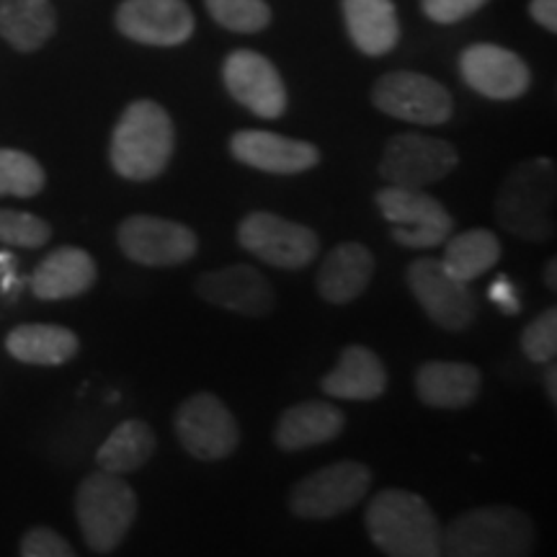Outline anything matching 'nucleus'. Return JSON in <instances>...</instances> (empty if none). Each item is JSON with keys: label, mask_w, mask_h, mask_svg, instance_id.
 I'll return each mask as SVG.
<instances>
[{"label": "nucleus", "mask_w": 557, "mask_h": 557, "mask_svg": "<svg viewBox=\"0 0 557 557\" xmlns=\"http://www.w3.org/2000/svg\"><path fill=\"white\" fill-rule=\"evenodd\" d=\"M367 534L382 555L438 557L442 532L436 513L421 496L400 487H387L369 500Z\"/></svg>", "instance_id": "f257e3e1"}, {"label": "nucleus", "mask_w": 557, "mask_h": 557, "mask_svg": "<svg viewBox=\"0 0 557 557\" xmlns=\"http://www.w3.org/2000/svg\"><path fill=\"white\" fill-rule=\"evenodd\" d=\"M176 129L160 103L132 101L111 132L109 160L116 176L127 181H152L169 169Z\"/></svg>", "instance_id": "f03ea898"}, {"label": "nucleus", "mask_w": 557, "mask_h": 557, "mask_svg": "<svg viewBox=\"0 0 557 557\" xmlns=\"http://www.w3.org/2000/svg\"><path fill=\"white\" fill-rule=\"evenodd\" d=\"M557 171L549 158H529L519 163L496 194V222L513 238L545 243L555 235Z\"/></svg>", "instance_id": "7ed1b4c3"}, {"label": "nucleus", "mask_w": 557, "mask_h": 557, "mask_svg": "<svg viewBox=\"0 0 557 557\" xmlns=\"http://www.w3.org/2000/svg\"><path fill=\"white\" fill-rule=\"evenodd\" d=\"M532 519L517 506H483L457 517L442 532V553L451 557H527L534 553Z\"/></svg>", "instance_id": "20e7f679"}, {"label": "nucleus", "mask_w": 557, "mask_h": 557, "mask_svg": "<svg viewBox=\"0 0 557 557\" xmlns=\"http://www.w3.org/2000/svg\"><path fill=\"white\" fill-rule=\"evenodd\" d=\"M75 519L90 553H114L137 519L135 491L114 472H90L75 493Z\"/></svg>", "instance_id": "39448f33"}, {"label": "nucleus", "mask_w": 557, "mask_h": 557, "mask_svg": "<svg viewBox=\"0 0 557 557\" xmlns=\"http://www.w3.org/2000/svg\"><path fill=\"white\" fill-rule=\"evenodd\" d=\"M382 218L389 225V235L403 248L426 250L444 246V240L455 233V220L444 209L442 201L423 189H406V186L387 184L377 191Z\"/></svg>", "instance_id": "423d86ee"}, {"label": "nucleus", "mask_w": 557, "mask_h": 557, "mask_svg": "<svg viewBox=\"0 0 557 557\" xmlns=\"http://www.w3.org/2000/svg\"><path fill=\"white\" fill-rule=\"evenodd\" d=\"M369 485H372V472L367 465L344 459L299 480L292 487L289 508L299 519L329 521L351 511L367 496Z\"/></svg>", "instance_id": "0eeeda50"}, {"label": "nucleus", "mask_w": 557, "mask_h": 557, "mask_svg": "<svg viewBox=\"0 0 557 557\" xmlns=\"http://www.w3.org/2000/svg\"><path fill=\"white\" fill-rule=\"evenodd\" d=\"M181 447L199 462H220L238 449L240 429L235 416L212 393H197L181 403L173 416Z\"/></svg>", "instance_id": "6e6552de"}, {"label": "nucleus", "mask_w": 557, "mask_h": 557, "mask_svg": "<svg viewBox=\"0 0 557 557\" xmlns=\"http://www.w3.org/2000/svg\"><path fill=\"white\" fill-rule=\"evenodd\" d=\"M459 152L447 139L403 132L389 137L380 160V176L393 186L426 189L457 169Z\"/></svg>", "instance_id": "1a4fd4ad"}, {"label": "nucleus", "mask_w": 557, "mask_h": 557, "mask_svg": "<svg viewBox=\"0 0 557 557\" xmlns=\"http://www.w3.org/2000/svg\"><path fill=\"white\" fill-rule=\"evenodd\" d=\"M238 243L269 267L287 271L310 267L320 253L315 230L271 212H250L238 227Z\"/></svg>", "instance_id": "9d476101"}, {"label": "nucleus", "mask_w": 557, "mask_h": 557, "mask_svg": "<svg viewBox=\"0 0 557 557\" xmlns=\"http://www.w3.org/2000/svg\"><path fill=\"white\" fill-rule=\"evenodd\" d=\"M372 103L393 120L423 124V127L447 124L455 111L449 90L442 83L410 70L382 75L372 88Z\"/></svg>", "instance_id": "9b49d317"}, {"label": "nucleus", "mask_w": 557, "mask_h": 557, "mask_svg": "<svg viewBox=\"0 0 557 557\" xmlns=\"http://www.w3.org/2000/svg\"><path fill=\"white\" fill-rule=\"evenodd\" d=\"M122 253L139 267L171 269L189 263L199 250V238L191 227L176 220L132 214L116 230Z\"/></svg>", "instance_id": "f8f14e48"}, {"label": "nucleus", "mask_w": 557, "mask_h": 557, "mask_svg": "<svg viewBox=\"0 0 557 557\" xmlns=\"http://www.w3.org/2000/svg\"><path fill=\"white\" fill-rule=\"evenodd\" d=\"M408 287L438 329L468 331L478 318V299L468 282H459L438 259H418L408 267Z\"/></svg>", "instance_id": "ddd939ff"}, {"label": "nucleus", "mask_w": 557, "mask_h": 557, "mask_svg": "<svg viewBox=\"0 0 557 557\" xmlns=\"http://www.w3.org/2000/svg\"><path fill=\"white\" fill-rule=\"evenodd\" d=\"M227 94L261 120H278L287 111V88L274 62L253 50H235L222 65Z\"/></svg>", "instance_id": "4468645a"}, {"label": "nucleus", "mask_w": 557, "mask_h": 557, "mask_svg": "<svg viewBox=\"0 0 557 557\" xmlns=\"http://www.w3.org/2000/svg\"><path fill=\"white\" fill-rule=\"evenodd\" d=\"M462 81L493 101H513L529 90L532 73L517 52L498 45H472L459 54Z\"/></svg>", "instance_id": "2eb2a0df"}, {"label": "nucleus", "mask_w": 557, "mask_h": 557, "mask_svg": "<svg viewBox=\"0 0 557 557\" xmlns=\"http://www.w3.org/2000/svg\"><path fill=\"white\" fill-rule=\"evenodd\" d=\"M194 289L205 302L246 318L269 315L276 302L269 278L259 269L248 267V263H233V267L218 271H205L194 284Z\"/></svg>", "instance_id": "dca6fc26"}, {"label": "nucleus", "mask_w": 557, "mask_h": 557, "mask_svg": "<svg viewBox=\"0 0 557 557\" xmlns=\"http://www.w3.org/2000/svg\"><path fill=\"white\" fill-rule=\"evenodd\" d=\"M230 156L248 169L271 176H297L320 163V150L312 143L263 129L235 132L230 137Z\"/></svg>", "instance_id": "f3484780"}, {"label": "nucleus", "mask_w": 557, "mask_h": 557, "mask_svg": "<svg viewBox=\"0 0 557 557\" xmlns=\"http://www.w3.org/2000/svg\"><path fill=\"white\" fill-rule=\"evenodd\" d=\"M116 29L139 45L176 47L194 34V13L186 0H124Z\"/></svg>", "instance_id": "a211bd4d"}, {"label": "nucleus", "mask_w": 557, "mask_h": 557, "mask_svg": "<svg viewBox=\"0 0 557 557\" xmlns=\"http://www.w3.org/2000/svg\"><path fill=\"white\" fill-rule=\"evenodd\" d=\"M374 276V253L364 243L346 240L325 256L315 276L318 295L331 305H348L361 297Z\"/></svg>", "instance_id": "6ab92c4d"}, {"label": "nucleus", "mask_w": 557, "mask_h": 557, "mask_svg": "<svg viewBox=\"0 0 557 557\" xmlns=\"http://www.w3.org/2000/svg\"><path fill=\"white\" fill-rule=\"evenodd\" d=\"M480 387L483 374L468 361H426L416 372V395L429 408H470L478 400Z\"/></svg>", "instance_id": "aec40b11"}, {"label": "nucleus", "mask_w": 557, "mask_h": 557, "mask_svg": "<svg viewBox=\"0 0 557 557\" xmlns=\"http://www.w3.org/2000/svg\"><path fill=\"white\" fill-rule=\"evenodd\" d=\"M99 269L88 250L75 246H62L52 250L45 261L34 269L32 292L34 297L58 302V299H73L94 289Z\"/></svg>", "instance_id": "412c9836"}, {"label": "nucleus", "mask_w": 557, "mask_h": 557, "mask_svg": "<svg viewBox=\"0 0 557 557\" xmlns=\"http://www.w3.org/2000/svg\"><path fill=\"white\" fill-rule=\"evenodd\" d=\"M320 387L336 400H377L387 389V369L372 348L351 344L341 351L338 364L325 374Z\"/></svg>", "instance_id": "4be33fe9"}, {"label": "nucleus", "mask_w": 557, "mask_h": 557, "mask_svg": "<svg viewBox=\"0 0 557 557\" xmlns=\"http://www.w3.org/2000/svg\"><path fill=\"white\" fill-rule=\"evenodd\" d=\"M344 426L346 418L333 403L305 400L284 410L274 429V442L284 451H302L333 442Z\"/></svg>", "instance_id": "5701e85b"}, {"label": "nucleus", "mask_w": 557, "mask_h": 557, "mask_svg": "<svg viewBox=\"0 0 557 557\" xmlns=\"http://www.w3.org/2000/svg\"><path fill=\"white\" fill-rule=\"evenodd\" d=\"M348 37L369 58L387 54L398 45L400 24L393 0H344Z\"/></svg>", "instance_id": "b1692460"}, {"label": "nucleus", "mask_w": 557, "mask_h": 557, "mask_svg": "<svg viewBox=\"0 0 557 557\" xmlns=\"http://www.w3.org/2000/svg\"><path fill=\"white\" fill-rule=\"evenodd\" d=\"M81 341L65 325L24 323L5 336V351L21 364L60 367L78 354Z\"/></svg>", "instance_id": "393cba45"}, {"label": "nucleus", "mask_w": 557, "mask_h": 557, "mask_svg": "<svg viewBox=\"0 0 557 557\" xmlns=\"http://www.w3.org/2000/svg\"><path fill=\"white\" fill-rule=\"evenodd\" d=\"M58 18L50 0H0V37L13 50L37 52L52 39Z\"/></svg>", "instance_id": "a878e982"}, {"label": "nucleus", "mask_w": 557, "mask_h": 557, "mask_svg": "<svg viewBox=\"0 0 557 557\" xmlns=\"http://www.w3.org/2000/svg\"><path fill=\"white\" fill-rule=\"evenodd\" d=\"M152 455H156V434L148 423L132 418L107 436V442L96 451V465L99 470L114 472V475H127L145 468Z\"/></svg>", "instance_id": "bb28decb"}, {"label": "nucleus", "mask_w": 557, "mask_h": 557, "mask_svg": "<svg viewBox=\"0 0 557 557\" xmlns=\"http://www.w3.org/2000/svg\"><path fill=\"white\" fill-rule=\"evenodd\" d=\"M444 243H447V248H444V259L438 261L451 276L468 284L496 267L500 253H504L498 235L485 227L468 230V233H459L455 238L449 235Z\"/></svg>", "instance_id": "cd10ccee"}, {"label": "nucleus", "mask_w": 557, "mask_h": 557, "mask_svg": "<svg viewBox=\"0 0 557 557\" xmlns=\"http://www.w3.org/2000/svg\"><path fill=\"white\" fill-rule=\"evenodd\" d=\"M47 176L29 152L0 148V197L32 199L45 189Z\"/></svg>", "instance_id": "c85d7f7f"}, {"label": "nucleus", "mask_w": 557, "mask_h": 557, "mask_svg": "<svg viewBox=\"0 0 557 557\" xmlns=\"http://www.w3.org/2000/svg\"><path fill=\"white\" fill-rule=\"evenodd\" d=\"M209 16L227 32L256 34L271 24L267 0H205Z\"/></svg>", "instance_id": "c756f323"}, {"label": "nucleus", "mask_w": 557, "mask_h": 557, "mask_svg": "<svg viewBox=\"0 0 557 557\" xmlns=\"http://www.w3.org/2000/svg\"><path fill=\"white\" fill-rule=\"evenodd\" d=\"M52 238V227L32 212L0 209V243L16 248H41Z\"/></svg>", "instance_id": "7c9ffc66"}, {"label": "nucleus", "mask_w": 557, "mask_h": 557, "mask_svg": "<svg viewBox=\"0 0 557 557\" xmlns=\"http://www.w3.org/2000/svg\"><path fill=\"white\" fill-rule=\"evenodd\" d=\"M521 351L527 354L534 364H547L555 361L557 354V310L547 308L540 312L532 323L521 331Z\"/></svg>", "instance_id": "2f4dec72"}, {"label": "nucleus", "mask_w": 557, "mask_h": 557, "mask_svg": "<svg viewBox=\"0 0 557 557\" xmlns=\"http://www.w3.org/2000/svg\"><path fill=\"white\" fill-rule=\"evenodd\" d=\"M18 553L24 557H75V549L70 547L65 537L50 527H34L21 537Z\"/></svg>", "instance_id": "473e14b6"}, {"label": "nucleus", "mask_w": 557, "mask_h": 557, "mask_svg": "<svg viewBox=\"0 0 557 557\" xmlns=\"http://www.w3.org/2000/svg\"><path fill=\"white\" fill-rule=\"evenodd\" d=\"M487 0H421V9L434 24H457L483 9Z\"/></svg>", "instance_id": "72a5a7b5"}, {"label": "nucleus", "mask_w": 557, "mask_h": 557, "mask_svg": "<svg viewBox=\"0 0 557 557\" xmlns=\"http://www.w3.org/2000/svg\"><path fill=\"white\" fill-rule=\"evenodd\" d=\"M491 299L500 310L508 312V315H513V312H519L521 308L517 289H513V284L508 282V276H498V282L491 287Z\"/></svg>", "instance_id": "f704fd0d"}, {"label": "nucleus", "mask_w": 557, "mask_h": 557, "mask_svg": "<svg viewBox=\"0 0 557 557\" xmlns=\"http://www.w3.org/2000/svg\"><path fill=\"white\" fill-rule=\"evenodd\" d=\"M529 13L547 32H557V0H532L529 3Z\"/></svg>", "instance_id": "c9c22d12"}, {"label": "nucleus", "mask_w": 557, "mask_h": 557, "mask_svg": "<svg viewBox=\"0 0 557 557\" xmlns=\"http://www.w3.org/2000/svg\"><path fill=\"white\" fill-rule=\"evenodd\" d=\"M542 385H545L549 403L557 406V367H555V361H547V372H545V377H542Z\"/></svg>", "instance_id": "e433bc0d"}, {"label": "nucleus", "mask_w": 557, "mask_h": 557, "mask_svg": "<svg viewBox=\"0 0 557 557\" xmlns=\"http://www.w3.org/2000/svg\"><path fill=\"white\" fill-rule=\"evenodd\" d=\"M545 282H547V287L549 289H557V261L555 259H549V263H547V269H545Z\"/></svg>", "instance_id": "4c0bfd02"}]
</instances>
